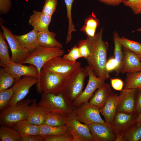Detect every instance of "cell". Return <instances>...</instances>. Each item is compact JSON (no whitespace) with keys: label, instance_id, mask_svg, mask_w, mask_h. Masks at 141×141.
I'll return each instance as SVG.
<instances>
[{"label":"cell","instance_id":"3957f363","mask_svg":"<svg viewBox=\"0 0 141 141\" xmlns=\"http://www.w3.org/2000/svg\"><path fill=\"white\" fill-rule=\"evenodd\" d=\"M38 105L47 112L67 116L74 110L72 104L61 93L57 94L42 92Z\"/></svg>","mask_w":141,"mask_h":141},{"label":"cell","instance_id":"9c48e42d","mask_svg":"<svg viewBox=\"0 0 141 141\" xmlns=\"http://www.w3.org/2000/svg\"><path fill=\"white\" fill-rule=\"evenodd\" d=\"M1 26L11 50V61L22 64L31 52L21 44L9 29L2 24Z\"/></svg>","mask_w":141,"mask_h":141},{"label":"cell","instance_id":"ba28073f","mask_svg":"<svg viewBox=\"0 0 141 141\" xmlns=\"http://www.w3.org/2000/svg\"><path fill=\"white\" fill-rule=\"evenodd\" d=\"M73 112L79 121L87 125L106 122L102 118L99 109L88 102L74 107Z\"/></svg>","mask_w":141,"mask_h":141},{"label":"cell","instance_id":"816d5d0a","mask_svg":"<svg viewBox=\"0 0 141 141\" xmlns=\"http://www.w3.org/2000/svg\"><path fill=\"white\" fill-rule=\"evenodd\" d=\"M140 141H141V139H140Z\"/></svg>","mask_w":141,"mask_h":141},{"label":"cell","instance_id":"5bb4252c","mask_svg":"<svg viewBox=\"0 0 141 141\" xmlns=\"http://www.w3.org/2000/svg\"><path fill=\"white\" fill-rule=\"evenodd\" d=\"M85 68L88 74V82L84 90L72 103V105L74 107H76L84 102H88L94 92L101 84L105 82L95 75L92 68L90 66H86Z\"/></svg>","mask_w":141,"mask_h":141},{"label":"cell","instance_id":"484cf974","mask_svg":"<svg viewBox=\"0 0 141 141\" xmlns=\"http://www.w3.org/2000/svg\"><path fill=\"white\" fill-rule=\"evenodd\" d=\"M99 20L93 13L89 15L85 19L84 25L80 29L87 36L93 37L95 36L96 30L99 25Z\"/></svg>","mask_w":141,"mask_h":141},{"label":"cell","instance_id":"1f68e13d","mask_svg":"<svg viewBox=\"0 0 141 141\" xmlns=\"http://www.w3.org/2000/svg\"><path fill=\"white\" fill-rule=\"evenodd\" d=\"M68 131L66 126H56L44 124L39 125L38 135L42 136L61 134Z\"/></svg>","mask_w":141,"mask_h":141},{"label":"cell","instance_id":"7402d4cb","mask_svg":"<svg viewBox=\"0 0 141 141\" xmlns=\"http://www.w3.org/2000/svg\"><path fill=\"white\" fill-rule=\"evenodd\" d=\"M37 37L40 46L49 48H62V45L55 38L56 34L49 31L48 28L37 33Z\"/></svg>","mask_w":141,"mask_h":141},{"label":"cell","instance_id":"4dcf8cb0","mask_svg":"<svg viewBox=\"0 0 141 141\" xmlns=\"http://www.w3.org/2000/svg\"><path fill=\"white\" fill-rule=\"evenodd\" d=\"M5 39L3 32L0 31V65L3 67H4L11 62L9 53L8 46Z\"/></svg>","mask_w":141,"mask_h":141},{"label":"cell","instance_id":"d6a6232c","mask_svg":"<svg viewBox=\"0 0 141 141\" xmlns=\"http://www.w3.org/2000/svg\"><path fill=\"white\" fill-rule=\"evenodd\" d=\"M74 0H64L67 9V16L68 20V29L66 38V43H69L72 39V33L76 31L73 24L72 15V9Z\"/></svg>","mask_w":141,"mask_h":141},{"label":"cell","instance_id":"5b68a950","mask_svg":"<svg viewBox=\"0 0 141 141\" xmlns=\"http://www.w3.org/2000/svg\"><path fill=\"white\" fill-rule=\"evenodd\" d=\"M64 50L58 48H49L40 46L30 54L22 64H29L35 66L39 74L44 64L55 57L61 56Z\"/></svg>","mask_w":141,"mask_h":141},{"label":"cell","instance_id":"ee69618b","mask_svg":"<svg viewBox=\"0 0 141 141\" xmlns=\"http://www.w3.org/2000/svg\"><path fill=\"white\" fill-rule=\"evenodd\" d=\"M135 112L137 114L141 113V89H137L135 99Z\"/></svg>","mask_w":141,"mask_h":141},{"label":"cell","instance_id":"b9f144b4","mask_svg":"<svg viewBox=\"0 0 141 141\" xmlns=\"http://www.w3.org/2000/svg\"><path fill=\"white\" fill-rule=\"evenodd\" d=\"M11 7L10 0H0V14L1 15L8 13Z\"/></svg>","mask_w":141,"mask_h":141},{"label":"cell","instance_id":"f35d334b","mask_svg":"<svg viewBox=\"0 0 141 141\" xmlns=\"http://www.w3.org/2000/svg\"><path fill=\"white\" fill-rule=\"evenodd\" d=\"M77 46L81 57L86 60L90 54V50L87 39L80 40L78 43Z\"/></svg>","mask_w":141,"mask_h":141},{"label":"cell","instance_id":"d6986e66","mask_svg":"<svg viewBox=\"0 0 141 141\" xmlns=\"http://www.w3.org/2000/svg\"><path fill=\"white\" fill-rule=\"evenodd\" d=\"M51 19V16L42 11L34 10L28 21L29 24L37 32H40L48 28Z\"/></svg>","mask_w":141,"mask_h":141},{"label":"cell","instance_id":"7c38bea8","mask_svg":"<svg viewBox=\"0 0 141 141\" xmlns=\"http://www.w3.org/2000/svg\"><path fill=\"white\" fill-rule=\"evenodd\" d=\"M131 89H123L119 95L111 91L104 107L99 110L104 118L105 121L111 124L117 112L118 105Z\"/></svg>","mask_w":141,"mask_h":141},{"label":"cell","instance_id":"9a60e30c","mask_svg":"<svg viewBox=\"0 0 141 141\" xmlns=\"http://www.w3.org/2000/svg\"><path fill=\"white\" fill-rule=\"evenodd\" d=\"M92 136L93 141H115L116 137L111 124L95 123L87 125Z\"/></svg>","mask_w":141,"mask_h":141},{"label":"cell","instance_id":"7a4b0ae2","mask_svg":"<svg viewBox=\"0 0 141 141\" xmlns=\"http://www.w3.org/2000/svg\"><path fill=\"white\" fill-rule=\"evenodd\" d=\"M88 75L86 68L81 67L65 78L61 92L72 103L83 91L85 80Z\"/></svg>","mask_w":141,"mask_h":141},{"label":"cell","instance_id":"cb8c5ba5","mask_svg":"<svg viewBox=\"0 0 141 141\" xmlns=\"http://www.w3.org/2000/svg\"><path fill=\"white\" fill-rule=\"evenodd\" d=\"M137 91V89H131L127 95L119 104L117 112L128 113L135 112V99Z\"/></svg>","mask_w":141,"mask_h":141},{"label":"cell","instance_id":"f546056e","mask_svg":"<svg viewBox=\"0 0 141 141\" xmlns=\"http://www.w3.org/2000/svg\"><path fill=\"white\" fill-rule=\"evenodd\" d=\"M21 138L15 129L5 125H1L0 127V141H20Z\"/></svg>","mask_w":141,"mask_h":141},{"label":"cell","instance_id":"52a82bcc","mask_svg":"<svg viewBox=\"0 0 141 141\" xmlns=\"http://www.w3.org/2000/svg\"><path fill=\"white\" fill-rule=\"evenodd\" d=\"M79 62L67 60L63 57H55L46 62L42 68L50 71L64 78H66L81 67Z\"/></svg>","mask_w":141,"mask_h":141},{"label":"cell","instance_id":"d4e9b609","mask_svg":"<svg viewBox=\"0 0 141 141\" xmlns=\"http://www.w3.org/2000/svg\"><path fill=\"white\" fill-rule=\"evenodd\" d=\"M119 35L116 32H113V37L114 44V58L117 63L116 67L115 70L116 76H118L121 72L123 58V52L122 48V46L118 39Z\"/></svg>","mask_w":141,"mask_h":141},{"label":"cell","instance_id":"7bdbcfd3","mask_svg":"<svg viewBox=\"0 0 141 141\" xmlns=\"http://www.w3.org/2000/svg\"><path fill=\"white\" fill-rule=\"evenodd\" d=\"M110 79L111 84L112 87L115 90L121 91L123 89L124 85L122 80L119 79H112L109 78Z\"/></svg>","mask_w":141,"mask_h":141},{"label":"cell","instance_id":"2e32d148","mask_svg":"<svg viewBox=\"0 0 141 141\" xmlns=\"http://www.w3.org/2000/svg\"><path fill=\"white\" fill-rule=\"evenodd\" d=\"M4 68L14 77L15 81L20 79L22 76H32L38 78L39 77L37 68L32 64L26 66L11 61Z\"/></svg>","mask_w":141,"mask_h":141},{"label":"cell","instance_id":"bcb514c9","mask_svg":"<svg viewBox=\"0 0 141 141\" xmlns=\"http://www.w3.org/2000/svg\"><path fill=\"white\" fill-rule=\"evenodd\" d=\"M20 141H44L43 136L39 135H30L22 137Z\"/></svg>","mask_w":141,"mask_h":141},{"label":"cell","instance_id":"603a6c76","mask_svg":"<svg viewBox=\"0 0 141 141\" xmlns=\"http://www.w3.org/2000/svg\"><path fill=\"white\" fill-rule=\"evenodd\" d=\"M16 131L21 137L30 135H38L39 125L30 123L27 119L20 121L11 127Z\"/></svg>","mask_w":141,"mask_h":141},{"label":"cell","instance_id":"f6af8a7d","mask_svg":"<svg viewBox=\"0 0 141 141\" xmlns=\"http://www.w3.org/2000/svg\"><path fill=\"white\" fill-rule=\"evenodd\" d=\"M117 66L116 62L114 58H111L107 61L105 68L107 71L109 73L113 70H115Z\"/></svg>","mask_w":141,"mask_h":141},{"label":"cell","instance_id":"6da1fadb","mask_svg":"<svg viewBox=\"0 0 141 141\" xmlns=\"http://www.w3.org/2000/svg\"><path fill=\"white\" fill-rule=\"evenodd\" d=\"M103 30L101 27L93 37H87L90 54L86 60L95 75L105 81L109 76L105 68L108 44L102 39Z\"/></svg>","mask_w":141,"mask_h":141},{"label":"cell","instance_id":"4316f807","mask_svg":"<svg viewBox=\"0 0 141 141\" xmlns=\"http://www.w3.org/2000/svg\"><path fill=\"white\" fill-rule=\"evenodd\" d=\"M141 89V71L127 73L124 80V89Z\"/></svg>","mask_w":141,"mask_h":141},{"label":"cell","instance_id":"277c9868","mask_svg":"<svg viewBox=\"0 0 141 141\" xmlns=\"http://www.w3.org/2000/svg\"><path fill=\"white\" fill-rule=\"evenodd\" d=\"M32 101L31 98L23 99L15 105L8 106L1 111V125L11 127L15 124L27 119L29 106Z\"/></svg>","mask_w":141,"mask_h":141},{"label":"cell","instance_id":"8fae6325","mask_svg":"<svg viewBox=\"0 0 141 141\" xmlns=\"http://www.w3.org/2000/svg\"><path fill=\"white\" fill-rule=\"evenodd\" d=\"M67 116L68 122L66 126L68 131L73 136V141H93L88 126L76 118L73 111Z\"/></svg>","mask_w":141,"mask_h":141},{"label":"cell","instance_id":"44dd1931","mask_svg":"<svg viewBox=\"0 0 141 141\" xmlns=\"http://www.w3.org/2000/svg\"><path fill=\"white\" fill-rule=\"evenodd\" d=\"M37 33L33 29L26 34L14 36L21 44L31 53L40 46L38 39Z\"/></svg>","mask_w":141,"mask_h":141},{"label":"cell","instance_id":"f907efd6","mask_svg":"<svg viewBox=\"0 0 141 141\" xmlns=\"http://www.w3.org/2000/svg\"><path fill=\"white\" fill-rule=\"evenodd\" d=\"M138 56L140 61H141V55H138Z\"/></svg>","mask_w":141,"mask_h":141},{"label":"cell","instance_id":"83f0119b","mask_svg":"<svg viewBox=\"0 0 141 141\" xmlns=\"http://www.w3.org/2000/svg\"><path fill=\"white\" fill-rule=\"evenodd\" d=\"M68 122L67 116L57 113L47 112L43 124L56 126H66Z\"/></svg>","mask_w":141,"mask_h":141},{"label":"cell","instance_id":"60d3db41","mask_svg":"<svg viewBox=\"0 0 141 141\" xmlns=\"http://www.w3.org/2000/svg\"><path fill=\"white\" fill-rule=\"evenodd\" d=\"M63 57L67 60L72 62H75L78 59L81 58L77 45L73 46L69 52L64 55Z\"/></svg>","mask_w":141,"mask_h":141},{"label":"cell","instance_id":"f1b7e54d","mask_svg":"<svg viewBox=\"0 0 141 141\" xmlns=\"http://www.w3.org/2000/svg\"><path fill=\"white\" fill-rule=\"evenodd\" d=\"M141 139V122L133 124L123 135L124 141H139Z\"/></svg>","mask_w":141,"mask_h":141},{"label":"cell","instance_id":"ac0fdd59","mask_svg":"<svg viewBox=\"0 0 141 141\" xmlns=\"http://www.w3.org/2000/svg\"><path fill=\"white\" fill-rule=\"evenodd\" d=\"M111 91L109 84L104 82L94 92L89 102L100 110L104 106Z\"/></svg>","mask_w":141,"mask_h":141},{"label":"cell","instance_id":"681fc988","mask_svg":"<svg viewBox=\"0 0 141 141\" xmlns=\"http://www.w3.org/2000/svg\"><path fill=\"white\" fill-rule=\"evenodd\" d=\"M141 32V28L138 29L136 30L133 31V32Z\"/></svg>","mask_w":141,"mask_h":141},{"label":"cell","instance_id":"7dc6e473","mask_svg":"<svg viewBox=\"0 0 141 141\" xmlns=\"http://www.w3.org/2000/svg\"><path fill=\"white\" fill-rule=\"evenodd\" d=\"M127 0H98L100 2L108 5L118 6Z\"/></svg>","mask_w":141,"mask_h":141},{"label":"cell","instance_id":"8d00e7d4","mask_svg":"<svg viewBox=\"0 0 141 141\" xmlns=\"http://www.w3.org/2000/svg\"><path fill=\"white\" fill-rule=\"evenodd\" d=\"M44 141H73V137L68 131L61 134L43 136Z\"/></svg>","mask_w":141,"mask_h":141},{"label":"cell","instance_id":"ffe728a7","mask_svg":"<svg viewBox=\"0 0 141 141\" xmlns=\"http://www.w3.org/2000/svg\"><path fill=\"white\" fill-rule=\"evenodd\" d=\"M47 112L36 103L35 99L32 100L29 106L27 119L31 123L40 125L43 124Z\"/></svg>","mask_w":141,"mask_h":141},{"label":"cell","instance_id":"8992f818","mask_svg":"<svg viewBox=\"0 0 141 141\" xmlns=\"http://www.w3.org/2000/svg\"><path fill=\"white\" fill-rule=\"evenodd\" d=\"M65 78L42 68L39 74V81L37 84L43 93L57 94L61 91Z\"/></svg>","mask_w":141,"mask_h":141},{"label":"cell","instance_id":"e575fe53","mask_svg":"<svg viewBox=\"0 0 141 141\" xmlns=\"http://www.w3.org/2000/svg\"><path fill=\"white\" fill-rule=\"evenodd\" d=\"M15 80L14 77L7 72L4 67L0 69V90H6L11 87Z\"/></svg>","mask_w":141,"mask_h":141},{"label":"cell","instance_id":"ab89813d","mask_svg":"<svg viewBox=\"0 0 141 141\" xmlns=\"http://www.w3.org/2000/svg\"><path fill=\"white\" fill-rule=\"evenodd\" d=\"M123 3L130 8L134 14H141V0H127Z\"/></svg>","mask_w":141,"mask_h":141},{"label":"cell","instance_id":"4fadbf2b","mask_svg":"<svg viewBox=\"0 0 141 141\" xmlns=\"http://www.w3.org/2000/svg\"><path fill=\"white\" fill-rule=\"evenodd\" d=\"M38 81V78L30 76H24L15 81L12 87L14 94L8 106L15 105L23 99L28 93L31 87Z\"/></svg>","mask_w":141,"mask_h":141},{"label":"cell","instance_id":"30bf717a","mask_svg":"<svg viewBox=\"0 0 141 141\" xmlns=\"http://www.w3.org/2000/svg\"><path fill=\"white\" fill-rule=\"evenodd\" d=\"M137 114L135 112L132 113L116 112L111 124L113 132L116 137L115 141H124V133L135 122Z\"/></svg>","mask_w":141,"mask_h":141},{"label":"cell","instance_id":"836d02e7","mask_svg":"<svg viewBox=\"0 0 141 141\" xmlns=\"http://www.w3.org/2000/svg\"><path fill=\"white\" fill-rule=\"evenodd\" d=\"M118 39L124 48L129 50L137 55H141V44L140 42L129 40L124 37H120L119 35Z\"/></svg>","mask_w":141,"mask_h":141},{"label":"cell","instance_id":"c3c4849f","mask_svg":"<svg viewBox=\"0 0 141 141\" xmlns=\"http://www.w3.org/2000/svg\"><path fill=\"white\" fill-rule=\"evenodd\" d=\"M141 122V113L137 114L135 119V122Z\"/></svg>","mask_w":141,"mask_h":141},{"label":"cell","instance_id":"74e56055","mask_svg":"<svg viewBox=\"0 0 141 141\" xmlns=\"http://www.w3.org/2000/svg\"><path fill=\"white\" fill-rule=\"evenodd\" d=\"M57 3V0H45L41 11L52 16L56 11Z\"/></svg>","mask_w":141,"mask_h":141},{"label":"cell","instance_id":"f5cc1de1","mask_svg":"<svg viewBox=\"0 0 141 141\" xmlns=\"http://www.w3.org/2000/svg\"></svg>","mask_w":141,"mask_h":141},{"label":"cell","instance_id":"d590c367","mask_svg":"<svg viewBox=\"0 0 141 141\" xmlns=\"http://www.w3.org/2000/svg\"><path fill=\"white\" fill-rule=\"evenodd\" d=\"M14 92L12 88L0 90V110L1 111L8 106L13 97Z\"/></svg>","mask_w":141,"mask_h":141},{"label":"cell","instance_id":"e0dca14e","mask_svg":"<svg viewBox=\"0 0 141 141\" xmlns=\"http://www.w3.org/2000/svg\"><path fill=\"white\" fill-rule=\"evenodd\" d=\"M121 71L122 74L141 71V61L138 55L125 48Z\"/></svg>","mask_w":141,"mask_h":141}]
</instances>
